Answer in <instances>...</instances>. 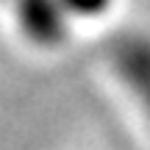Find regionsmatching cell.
I'll use <instances>...</instances> for the list:
<instances>
[{
  "mask_svg": "<svg viewBox=\"0 0 150 150\" xmlns=\"http://www.w3.org/2000/svg\"><path fill=\"white\" fill-rule=\"evenodd\" d=\"M120 64H122V75L131 81V86L142 92L145 106L150 108V50L142 45H128L120 53Z\"/></svg>",
  "mask_w": 150,
  "mask_h": 150,
  "instance_id": "cell-1",
  "label": "cell"
}]
</instances>
